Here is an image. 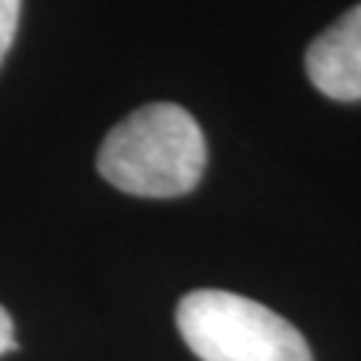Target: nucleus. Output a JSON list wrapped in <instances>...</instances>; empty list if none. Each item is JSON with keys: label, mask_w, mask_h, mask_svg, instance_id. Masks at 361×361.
<instances>
[{"label": "nucleus", "mask_w": 361, "mask_h": 361, "mask_svg": "<svg viewBox=\"0 0 361 361\" xmlns=\"http://www.w3.org/2000/svg\"><path fill=\"white\" fill-rule=\"evenodd\" d=\"M199 361H313L304 334L280 313L226 289H196L175 310Z\"/></svg>", "instance_id": "obj_2"}, {"label": "nucleus", "mask_w": 361, "mask_h": 361, "mask_svg": "<svg viewBox=\"0 0 361 361\" xmlns=\"http://www.w3.org/2000/svg\"><path fill=\"white\" fill-rule=\"evenodd\" d=\"M205 135L175 103L135 109L106 135L97 172L111 187L145 199H175L196 190L205 172Z\"/></svg>", "instance_id": "obj_1"}, {"label": "nucleus", "mask_w": 361, "mask_h": 361, "mask_svg": "<svg viewBox=\"0 0 361 361\" xmlns=\"http://www.w3.org/2000/svg\"><path fill=\"white\" fill-rule=\"evenodd\" d=\"M18 16H21V0H0V63H4L9 45L16 39Z\"/></svg>", "instance_id": "obj_4"}, {"label": "nucleus", "mask_w": 361, "mask_h": 361, "mask_svg": "<svg viewBox=\"0 0 361 361\" xmlns=\"http://www.w3.org/2000/svg\"><path fill=\"white\" fill-rule=\"evenodd\" d=\"M307 75L313 87L337 103H358L361 99V4L325 27L310 42Z\"/></svg>", "instance_id": "obj_3"}, {"label": "nucleus", "mask_w": 361, "mask_h": 361, "mask_svg": "<svg viewBox=\"0 0 361 361\" xmlns=\"http://www.w3.org/2000/svg\"><path fill=\"white\" fill-rule=\"evenodd\" d=\"M13 349H18L16 331H13V316H9L4 307H0V355H4V353H13Z\"/></svg>", "instance_id": "obj_5"}]
</instances>
